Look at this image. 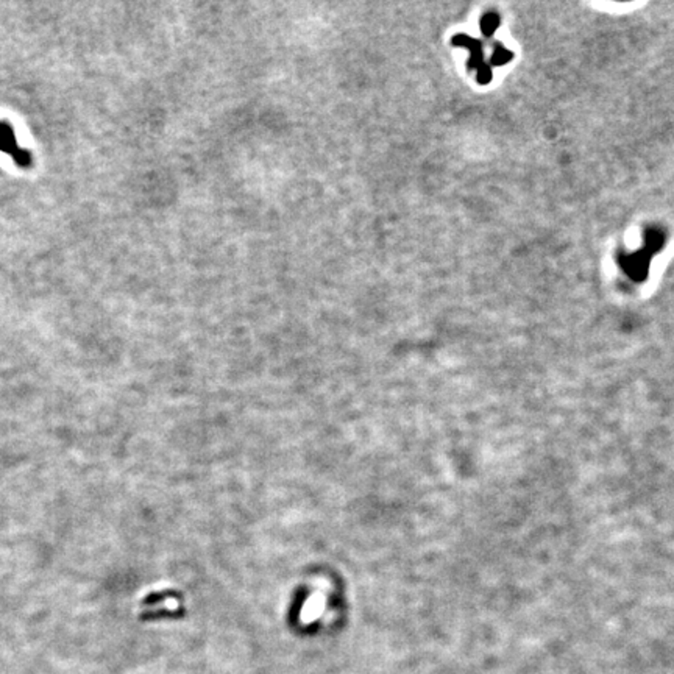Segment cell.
I'll use <instances>...</instances> for the list:
<instances>
[{"label": "cell", "mask_w": 674, "mask_h": 674, "mask_svg": "<svg viewBox=\"0 0 674 674\" xmlns=\"http://www.w3.org/2000/svg\"><path fill=\"white\" fill-rule=\"evenodd\" d=\"M496 22H498V19H496V16L495 14H488L484 18L483 21V31L486 33V35H491V33L496 29Z\"/></svg>", "instance_id": "3"}, {"label": "cell", "mask_w": 674, "mask_h": 674, "mask_svg": "<svg viewBox=\"0 0 674 674\" xmlns=\"http://www.w3.org/2000/svg\"><path fill=\"white\" fill-rule=\"evenodd\" d=\"M0 150H2L4 154L10 155L16 161V164H19L22 167H30L31 164L30 151L22 149L18 144L14 130L11 129L10 124H6V122H0Z\"/></svg>", "instance_id": "1"}, {"label": "cell", "mask_w": 674, "mask_h": 674, "mask_svg": "<svg viewBox=\"0 0 674 674\" xmlns=\"http://www.w3.org/2000/svg\"><path fill=\"white\" fill-rule=\"evenodd\" d=\"M453 44L470 49V52H471L470 67H476L478 69L479 83H487L488 80H491V69L483 64V52H481V44H479V41L470 38L467 35H456L453 38Z\"/></svg>", "instance_id": "2"}]
</instances>
